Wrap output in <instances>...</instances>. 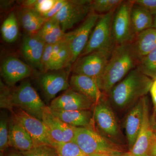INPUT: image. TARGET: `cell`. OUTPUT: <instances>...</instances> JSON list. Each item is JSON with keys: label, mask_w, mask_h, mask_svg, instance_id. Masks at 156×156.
<instances>
[{"label": "cell", "mask_w": 156, "mask_h": 156, "mask_svg": "<svg viewBox=\"0 0 156 156\" xmlns=\"http://www.w3.org/2000/svg\"><path fill=\"white\" fill-rule=\"evenodd\" d=\"M139 60L131 43L115 47L98 83L102 93L108 95L117 83L137 67Z\"/></svg>", "instance_id": "2"}, {"label": "cell", "mask_w": 156, "mask_h": 156, "mask_svg": "<svg viewBox=\"0 0 156 156\" xmlns=\"http://www.w3.org/2000/svg\"><path fill=\"white\" fill-rule=\"evenodd\" d=\"M23 156H58L56 149L50 145L35 147L30 150L20 152Z\"/></svg>", "instance_id": "32"}, {"label": "cell", "mask_w": 156, "mask_h": 156, "mask_svg": "<svg viewBox=\"0 0 156 156\" xmlns=\"http://www.w3.org/2000/svg\"><path fill=\"white\" fill-rule=\"evenodd\" d=\"M9 145L20 152L30 150L34 146L25 128L12 116L9 122Z\"/></svg>", "instance_id": "20"}, {"label": "cell", "mask_w": 156, "mask_h": 156, "mask_svg": "<svg viewBox=\"0 0 156 156\" xmlns=\"http://www.w3.org/2000/svg\"><path fill=\"white\" fill-rule=\"evenodd\" d=\"M115 156H128V153H122L120 154L119 155H118Z\"/></svg>", "instance_id": "45"}, {"label": "cell", "mask_w": 156, "mask_h": 156, "mask_svg": "<svg viewBox=\"0 0 156 156\" xmlns=\"http://www.w3.org/2000/svg\"><path fill=\"white\" fill-rule=\"evenodd\" d=\"M51 111L53 114L62 121L72 127L95 128L93 113H92L91 110L58 111L51 110Z\"/></svg>", "instance_id": "21"}, {"label": "cell", "mask_w": 156, "mask_h": 156, "mask_svg": "<svg viewBox=\"0 0 156 156\" xmlns=\"http://www.w3.org/2000/svg\"><path fill=\"white\" fill-rule=\"evenodd\" d=\"M133 5L132 1H123L115 11L112 23V34L115 47L131 43L136 37L131 20Z\"/></svg>", "instance_id": "6"}, {"label": "cell", "mask_w": 156, "mask_h": 156, "mask_svg": "<svg viewBox=\"0 0 156 156\" xmlns=\"http://www.w3.org/2000/svg\"><path fill=\"white\" fill-rule=\"evenodd\" d=\"M131 44L139 60L156 49V29L152 27L144 31L135 37Z\"/></svg>", "instance_id": "22"}, {"label": "cell", "mask_w": 156, "mask_h": 156, "mask_svg": "<svg viewBox=\"0 0 156 156\" xmlns=\"http://www.w3.org/2000/svg\"><path fill=\"white\" fill-rule=\"evenodd\" d=\"M152 126L154 132L156 134V113L155 114V118L154 119V121L153 123H152Z\"/></svg>", "instance_id": "41"}, {"label": "cell", "mask_w": 156, "mask_h": 156, "mask_svg": "<svg viewBox=\"0 0 156 156\" xmlns=\"http://www.w3.org/2000/svg\"><path fill=\"white\" fill-rule=\"evenodd\" d=\"M137 69L152 80L156 79V48L139 59Z\"/></svg>", "instance_id": "28"}, {"label": "cell", "mask_w": 156, "mask_h": 156, "mask_svg": "<svg viewBox=\"0 0 156 156\" xmlns=\"http://www.w3.org/2000/svg\"><path fill=\"white\" fill-rule=\"evenodd\" d=\"M46 44L37 34H27L23 38L21 51L30 66L40 70L41 60Z\"/></svg>", "instance_id": "17"}, {"label": "cell", "mask_w": 156, "mask_h": 156, "mask_svg": "<svg viewBox=\"0 0 156 156\" xmlns=\"http://www.w3.org/2000/svg\"><path fill=\"white\" fill-rule=\"evenodd\" d=\"M111 54L104 51H95L81 56L73 64V73L93 78L98 83Z\"/></svg>", "instance_id": "10"}, {"label": "cell", "mask_w": 156, "mask_h": 156, "mask_svg": "<svg viewBox=\"0 0 156 156\" xmlns=\"http://www.w3.org/2000/svg\"><path fill=\"white\" fill-rule=\"evenodd\" d=\"M14 1H1V9L2 11L9 10L14 5Z\"/></svg>", "instance_id": "38"}, {"label": "cell", "mask_w": 156, "mask_h": 156, "mask_svg": "<svg viewBox=\"0 0 156 156\" xmlns=\"http://www.w3.org/2000/svg\"><path fill=\"white\" fill-rule=\"evenodd\" d=\"M73 142L88 156L95 154L115 156L123 153L116 144L99 134L95 128H76Z\"/></svg>", "instance_id": "4"}, {"label": "cell", "mask_w": 156, "mask_h": 156, "mask_svg": "<svg viewBox=\"0 0 156 156\" xmlns=\"http://www.w3.org/2000/svg\"><path fill=\"white\" fill-rule=\"evenodd\" d=\"M42 121L48 128L54 142L73 141L76 128L68 125L55 115L50 107L47 106L43 112Z\"/></svg>", "instance_id": "16"}, {"label": "cell", "mask_w": 156, "mask_h": 156, "mask_svg": "<svg viewBox=\"0 0 156 156\" xmlns=\"http://www.w3.org/2000/svg\"><path fill=\"white\" fill-rule=\"evenodd\" d=\"M105 94L95 105L93 117L98 128L105 135L111 137H116L119 134V126L115 116L105 99Z\"/></svg>", "instance_id": "14"}, {"label": "cell", "mask_w": 156, "mask_h": 156, "mask_svg": "<svg viewBox=\"0 0 156 156\" xmlns=\"http://www.w3.org/2000/svg\"><path fill=\"white\" fill-rule=\"evenodd\" d=\"M92 0H68V2L52 18L58 21L66 32L87 18L92 11Z\"/></svg>", "instance_id": "9"}, {"label": "cell", "mask_w": 156, "mask_h": 156, "mask_svg": "<svg viewBox=\"0 0 156 156\" xmlns=\"http://www.w3.org/2000/svg\"><path fill=\"white\" fill-rule=\"evenodd\" d=\"M53 146L56 149L59 156H88L75 143L54 142Z\"/></svg>", "instance_id": "29"}, {"label": "cell", "mask_w": 156, "mask_h": 156, "mask_svg": "<svg viewBox=\"0 0 156 156\" xmlns=\"http://www.w3.org/2000/svg\"><path fill=\"white\" fill-rule=\"evenodd\" d=\"M33 73L32 67L15 56H7L1 64V76L9 87L30 76Z\"/></svg>", "instance_id": "15"}, {"label": "cell", "mask_w": 156, "mask_h": 156, "mask_svg": "<svg viewBox=\"0 0 156 156\" xmlns=\"http://www.w3.org/2000/svg\"><path fill=\"white\" fill-rule=\"evenodd\" d=\"M37 0H26L23 1L21 2L22 8L32 9L36 3Z\"/></svg>", "instance_id": "39"}, {"label": "cell", "mask_w": 156, "mask_h": 156, "mask_svg": "<svg viewBox=\"0 0 156 156\" xmlns=\"http://www.w3.org/2000/svg\"><path fill=\"white\" fill-rule=\"evenodd\" d=\"M72 57L68 43L66 39L53 45L51 70L72 67Z\"/></svg>", "instance_id": "23"}, {"label": "cell", "mask_w": 156, "mask_h": 156, "mask_svg": "<svg viewBox=\"0 0 156 156\" xmlns=\"http://www.w3.org/2000/svg\"><path fill=\"white\" fill-rule=\"evenodd\" d=\"M65 34L58 21L51 18L45 21L37 34L46 44L54 45L64 38Z\"/></svg>", "instance_id": "26"}, {"label": "cell", "mask_w": 156, "mask_h": 156, "mask_svg": "<svg viewBox=\"0 0 156 156\" xmlns=\"http://www.w3.org/2000/svg\"><path fill=\"white\" fill-rule=\"evenodd\" d=\"M47 106L29 81H23L10 89L1 82V107L11 110L17 108L42 121L43 112Z\"/></svg>", "instance_id": "3"}, {"label": "cell", "mask_w": 156, "mask_h": 156, "mask_svg": "<svg viewBox=\"0 0 156 156\" xmlns=\"http://www.w3.org/2000/svg\"><path fill=\"white\" fill-rule=\"evenodd\" d=\"M99 15L92 10L80 26L74 30L66 33L64 37L69 47L73 64L77 60L86 48Z\"/></svg>", "instance_id": "8"}, {"label": "cell", "mask_w": 156, "mask_h": 156, "mask_svg": "<svg viewBox=\"0 0 156 156\" xmlns=\"http://www.w3.org/2000/svg\"><path fill=\"white\" fill-rule=\"evenodd\" d=\"M144 97L134 105L125 121V130L129 150L133 147L142 126Z\"/></svg>", "instance_id": "18"}, {"label": "cell", "mask_w": 156, "mask_h": 156, "mask_svg": "<svg viewBox=\"0 0 156 156\" xmlns=\"http://www.w3.org/2000/svg\"><path fill=\"white\" fill-rule=\"evenodd\" d=\"M1 156H5L4 154V152H1Z\"/></svg>", "instance_id": "46"}, {"label": "cell", "mask_w": 156, "mask_h": 156, "mask_svg": "<svg viewBox=\"0 0 156 156\" xmlns=\"http://www.w3.org/2000/svg\"><path fill=\"white\" fill-rule=\"evenodd\" d=\"M156 142V134L150 118L148 101L146 95L144 97L142 126L133 147L127 153L129 156H152Z\"/></svg>", "instance_id": "11"}, {"label": "cell", "mask_w": 156, "mask_h": 156, "mask_svg": "<svg viewBox=\"0 0 156 156\" xmlns=\"http://www.w3.org/2000/svg\"><path fill=\"white\" fill-rule=\"evenodd\" d=\"M7 156H23L20 152H11Z\"/></svg>", "instance_id": "40"}, {"label": "cell", "mask_w": 156, "mask_h": 156, "mask_svg": "<svg viewBox=\"0 0 156 156\" xmlns=\"http://www.w3.org/2000/svg\"><path fill=\"white\" fill-rule=\"evenodd\" d=\"M99 15L86 48L80 57L95 51L112 54L115 46L112 34V23L115 11Z\"/></svg>", "instance_id": "5"}, {"label": "cell", "mask_w": 156, "mask_h": 156, "mask_svg": "<svg viewBox=\"0 0 156 156\" xmlns=\"http://www.w3.org/2000/svg\"><path fill=\"white\" fill-rule=\"evenodd\" d=\"M153 80L137 68L117 83L108 95L109 102L119 110H126L146 96Z\"/></svg>", "instance_id": "1"}, {"label": "cell", "mask_w": 156, "mask_h": 156, "mask_svg": "<svg viewBox=\"0 0 156 156\" xmlns=\"http://www.w3.org/2000/svg\"><path fill=\"white\" fill-rule=\"evenodd\" d=\"M19 16L21 26L27 34H37L46 21L36 11L27 8H22Z\"/></svg>", "instance_id": "24"}, {"label": "cell", "mask_w": 156, "mask_h": 156, "mask_svg": "<svg viewBox=\"0 0 156 156\" xmlns=\"http://www.w3.org/2000/svg\"><path fill=\"white\" fill-rule=\"evenodd\" d=\"M152 156H156V142L154 145L153 150Z\"/></svg>", "instance_id": "43"}, {"label": "cell", "mask_w": 156, "mask_h": 156, "mask_svg": "<svg viewBox=\"0 0 156 156\" xmlns=\"http://www.w3.org/2000/svg\"><path fill=\"white\" fill-rule=\"evenodd\" d=\"M133 3L143 7L152 15H156V0H134Z\"/></svg>", "instance_id": "35"}, {"label": "cell", "mask_w": 156, "mask_h": 156, "mask_svg": "<svg viewBox=\"0 0 156 156\" xmlns=\"http://www.w3.org/2000/svg\"><path fill=\"white\" fill-rule=\"evenodd\" d=\"M151 97L152 100L154 114L156 113V79L153 80L150 90Z\"/></svg>", "instance_id": "37"}, {"label": "cell", "mask_w": 156, "mask_h": 156, "mask_svg": "<svg viewBox=\"0 0 156 156\" xmlns=\"http://www.w3.org/2000/svg\"><path fill=\"white\" fill-rule=\"evenodd\" d=\"M152 27L156 29V15L155 16L154 19V20L153 26Z\"/></svg>", "instance_id": "44"}, {"label": "cell", "mask_w": 156, "mask_h": 156, "mask_svg": "<svg viewBox=\"0 0 156 156\" xmlns=\"http://www.w3.org/2000/svg\"><path fill=\"white\" fill-rule=\"evenodd\" d=\"M53 45L46 44L44 50L41 60V73H45L52 69V55H53Z\"/></svg>", "instance_id": "33"}, {"label": "cell", "mask_w": 156, "mask_h": 156, "mask_svg": "<svg viewBox=\"0 0 156 156\" xmlns=\"http://www.w3.org/2000/svg\"><path fill=\"white\" fill-rule=\"evenodd\" d=\"M131 20L136 36L153 26V15L143 7L134 3L131 9Z\"/></svg>", "instance_id": "25"}, {"label": "cell", "mask_w": 156, "mask_h": 156, "mask_svg": "<svg viewBox=\"0 0 156 156\" xmlns=\"http://www.w3.org/2000/svg\"></svg>", "instance_id": "47"}, {"label": "cell", "mask_w": 156, "mask_h": 156, "mask_svg": "<svg viewBox=\"0 0 156 156\" xmlns=\"http://www.w3.org/2000/svg\"><path fill=\"white\" fill-rule=\"evenodd\" d=\"M95 105L89 98L70 88L51 101L49 107L52 110H91Z\"/></svg>", "instance_id": "13"}, {"label": "cell", "mask_w": 156, "mask_h": 156, "mask_svg": "<svg viewBox=\"0 0 156 156\" xmlns=\"http://www.w3.org/2000/svg\"><path fill=\"white\" fill-rule=\"evenodd\" d=\"M11 111L12 116L25 128L30 135L34 147L43 145L53 146L54 141L43 121L17 108H13Z\"/></svg>", "instance_id": "7"}, {"label": "cell", "mask_w": 156, "mask_h": 156, "mask_svg": "<svg viewBox=\"0 0 156 156\" xmlns=\"http://www.w3.org/2000/svg\"><path fill=\"white\" fill-rule=\"evenodd\" d=\"M68 2V0H57L53 8L49 12L43 16L46 20L50 19L56 15Z\"/></svg>", "instance_id": "36"}, {"label": "cell", "mask_w": 156, "mask_h": 156, "mask_svg": "<svg viewBox=\"0 0 156 156\" xmlns=\"http://www.w3.org/2000/svg\"><path fill=\"white\" fill-rule=\"evenodd\" d=\"M57 1V0H37L32 9L43 16L51 10Z\"/></svg>", "instance_id": "34"}, {"label": "cell", "mask_w": 156, "mask_h": 156, "mask_svg": "<svg viewBox=\"0 0 156 156\" xmlns=\"http://www.w3.org/2000/svg\"><path fill=\"white\" fill-rule=\"evenodd\" d=\"M122 0H94L92 1V10L99 15L116 10L122 3Z\"/></svg>", "instance_id": "30"}, {"label": "cell", "mask_w": 156, "mask_h": 156, "mask_svg": "<svg viewBox=\"0 0 156 156\" xmlns=\"http://www.w3.org/2000/svg\"><path fill=\"white\" fill-rule=\"evenodd\" d=\"M9 122L5 114L1 113L0 120V151L4 152L9 147Z\"/></svg>", "instance_id": "31"}, {"label": "cell", "mask_w": 156, "mask_h": 156, "mask_svg": "<svg viewBox=\"0 0 156 156\" xmlns=\"http://www.w3.org/2000/svg\"><path fill=\"white\" fill-rule=\"evenodd\" d=\"M88 156H112L106 154H93L90 155Z\"/></svg>", "instance_id": "42"}, {"label": "cell", "mask_w": 156, "mask_h": 156, "mask_svg": "<svg viewBox=\"0 0 156 156\" xmlns=\"http://www.w3.org/2000/svg\"><path fill=\"white\" fill-rule=\"evenodd\" d=\"M70 88L92 99L97 104L102 97V93L96 81L93 78L72 73L69 80Z\"/></svg>", "instance_id": "19"}, {"label": "cell", "mask_w": 156, "mask_h": 156, "mask_svg": "<svg viewBox=\"0 0 156 156\" xmlns=\"http://www.w3.org/2000/svg\"><path fill=\"white\" fill-rule=\"evenodd\" d=\"M16 14L11 12L1 26V34L5 42L12 43L17 40L19 35V26Z\"/></svg>", "instance_id": "27"}, {"label": "cell", "mask_w": 156, "mask_h": 156, "mask_svg": "<svg viewBox=\"0 0 156 156\" xmlns=\"http://www.w3.org/2000/svg\"><path fill=\"white\" fill-rule=\"evenodd\" d=\"M72 67L41 73L38 77L39 85L48 100H53L58 93L70 89L69 75Z\"/></svg>", "instance_id": "12"}]
</instances>
